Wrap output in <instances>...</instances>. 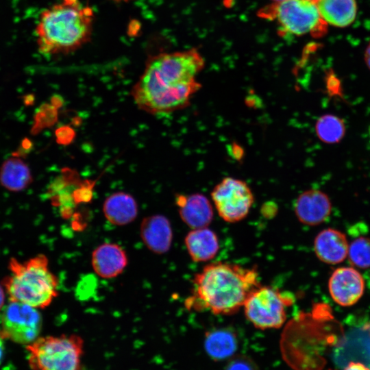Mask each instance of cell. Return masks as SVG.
<instances>
[{
	"mask_svg": "<svg viewBox=\"0 0 370 370\" xmlns=\"http://www.w3.org/2000/svg\"><path fill=\"white\" fill-rule=\"evenodd\" d=\"M184 243L190 258L197 262L213 259L219 249L217 234L208 227L190 231L185 236Z\"/></svg>",
	"mask_w": 370,
	"mask_h": 370,
	"instance_id": "16",
	"label": "cell"
},
{
	"mask_svg": "<svg viewBox=\"0 0 370 370\" xmlns=\"http://www.w3.org/2000/svg\"><path fill=\"white\" fill-rule=\"evenodd\" d=\"M291 295L271 286L255 289L247 297L244 306L247 319L260 330L278 329L286 319V308L291 306Z\"/></svg>",
	"mask_w": 370,
	"mask_h": 370,
	"instance_id": "7",
	"label": "cell"
},
{
	"mask_svg": "<svg viewBox=\"0 0 370 370\" xmlns=\"http://www.w3.org/2000/svg\"><path fill=\"white\" fill-rule=\"evenodd\" d=\"M3 338H1L0 336V364L1 363L3 354H4V343H3Z\"/></svg>",
	"mask_w": 370,
	"mask_h": 370,
	"instance_id": "27",
	"label": "cell"
},
{
	"mask_svg": "<svg viewBox=\"0 0 370 370\" xmlns=\"http://www.w3.org/2000/svg\"><path fill=\"white\" fill-rule=\"evenodd\" d=\"M316 3L323 20L334 27H347L356 18L357 5L355 0H318Z\"/></svg>",
	"mask_w": 370,
	"mask_h": 370,
	"instance_id": "18",
	"label": "cell"
},
{
	"mask_svg": "<svg viewBox=\"0 0 370 370\" xmlns=\"http://www.w3.org/2000/svg\"><path fill=\"white\" fill-rule=\"evenodd\" d=\"M349 245L343 232L327 228L317 235L314 241V250L317 257L323 262L336 264L347 258Z\"/></svg>",
	"mask_w": 370,
	"mask_h": 370,
	"instance_id": "15",
	"label": "cell"
},
{
	"mask_svg": "<svg viewBox=\"0 0 370 370\" xmlns=\"http://www.w3.org/2000/svg\"><path fill=\"white\" fill-rule=\"evenodd\" d=\"M211 197L219 217L228 223L244 219L254 201L249 185L232 177H226L218 183L211 192Z\"/></svg>",
	"mask_w": 370,
	"mask_h": 370,
	"instance_id": "9",
	"label": "cell"
},
{
	"mask_svg": "<svg viewBox=\"0 0 370 370\" xmlns=\"http://www.w3.org/2000/svg\"><path fill=\"white\" fill-rule=\"evenodd\" d=\"M204 64L195 49L152 56L132 88L136 104L151 114L184 108L201 87L196 77Z\"/></svg>",
	"mask_w": 370,
	"mask_h": 370,
	"instance_id": "1",
	"label": "cell"
},
{
	"mask_svg": "<svg viewBox=\"0 0 370 370\" xmlns=\"http://www.w3.org/2000/svg\"><path fill=\"white\" fill-rule=\"evenodd\" d=\"M332 299L341 306H351L357 303L365 291V281L361 274L353 267L336 269L328 282Z\"/></svg>",
	"mask_w": 370,
	"mask_h": 370,
	"instance_id": "10",
	"label": "cell"
},
{
	"mask_svg": "<svg viewBox=\"0 0 370 370\" xmlns=\"http://www.w3.org/2000/svg\"><path fill=\"white\" fill-rule=\"evenodd\" d=\"M140 235L145 246L155 254H165L171 247L173 230L169 220L164 215L154 214L144 218Z\"/></svg>",
	"mask_w": 370,
	"mask_h": 370,
	"instance_id": "13",
	"label": "cell"
},
{
	"mask_svg": "<svg viewBox=\"0 0 370 370\" xmlns=\"http://www.w3.org/2000/svg\"><path fill=\"white\" fill-rule=\"evenodd\" d=\"M32 370H82L84 340L77 334L39 336L26 345Z\"/></svg>",
	"mask_w": 370,
	"mask_h": 370,
	"instance_id": "5",
	"label": "cell"
},
{
	"mask_svg": "<svg viewBox=\"0 0 370 370\" xmlns=\"http://www.w3.org/2000/svg\"><path fill=\"white\" fill-rule=\"evenodd\" d=\"M29 166L21 159L9 158L0 170V183L7 190L18 192L26 188L32 182Z\"/></svg>",
	"mask_w": 370,
	"mask_h": 370,
	"instance_id": "19",
	"label": "cell"
},
{
	"mask_svg": "<svg viewBox=\"0 0 370 370\" xmlns=\"http://www.w3.org/2000/svg\"><path fill=\"white\" fill-rule=\"evenodd\" d=\"M204 346L212 358L221 360L234 355L238 347V341L232 331L221 328L206 333Z\"/></svg>",
	"mask_w": 370,
	"mask_h": 370,
	"instance_id": "20",
	"label": "cell"
},
{
	"mask_svg": "<svg viewBox=\"0 0 370 370\" xmlns=\"http://www.w3.org/2000/svg\"><path fill=\"white\" fill-rule=\"evenodd\" d=\"M91 264L97 275L103 278H112L123 271L127 264V256L120 245L105 243L93 251Z\"/></svg>",
	"mask_w": 370,
	"mask_h": 370,
	"instance_id": "14",
	"label": "cell"
},
{
	"mask_svg": "<svg viewBox=\"0 0 370 370\" xmlns=\"http://www.w3.org/2000/svg\"><path fill=\"white\" fill-rule=\"evenodd\" d=\"M258 280L254 267L212 262L195 275L186 307L195 311L209 310L214 314H233L243 307L249 295L260 286Z\"/></svg>",
	"mask_w": 370,
	"mask_h": 370,
	"instance_id": "2",
	"label": "cell"
},
{
	"mask_svg": "<svg viewBox=\"0 0 370 370\" xmlns=\"http://www.w3.org/2000/svg\"><path fill=\"white\" fill-rule=\"evenodd\" d=\"M94 12L79 2H62L43 10L36 26V42L45 55L68 53L90 38Z\"/></svg>",
	"mask_w": 370,
	"mask_h": 370,
	"instance_id": "3",
	"label": "cell"
},
{
	"mask_svg": "<svg viewBox=\"0 0 370 370\" xmlns=\"http://www.w3.org/2000/svg\"><path fill=\"white\" fill-rule=\"evenodd\" d=\"M348 258L351 263L360 269L370 267V238L359 237L349 245Z\"/></svg>",
	"mask_w": 370,
	"mask_h": 370,
	"instance_id": "22",
	"label": "cell"
},
{
	"mask_svg": "<svg viewBox=\"0 0 370 370\" xmlns=\"http://www.w3.org/2000/svg\"><path fill=\"white\" fill-rule=\"evenodd\" d=\"M225 370H258L255 363L248 357L241 356L232 358Z\"/></svg>",
	"mask_w": 370,
	"mask_h": 370,
	"instance_id": "23",
	"label": "cell"
},
{
	"mask_svg": "<svg viewBox=\"0 0 370 370\" xmlns=\"http://www.w3.org/2000/svg\"><path fill=\"white\" fill-rule=\"evenodd\" d=\"M312 1L316 3L318 0H312Z\"/></svg>",
	"mask_w": 370,
	"mask_h": 370,
	"instance_id": "30",
	"label": "cell"
},
{
	"mask_svg": "<svg viewBox=\"0 0 370 370\" xmlns=\"http://www.w3.org/2000/svg\"><path fill=\"white\" fill-rule=\"evenodd\" d=\"M64 1L66 3H76L77 0H64Z\"/></svg>",
	"mask_w": 370,
	"mask_h": 370,
	"instance_id": "28",
	"label": "cell"
},
{
	"mask_svg": "<svg viewBox=\"0 0 370 370\" xmlns=\"http://www.w3.org/2000/svg\"><path fill=\"white\" fill-rule=\"evenodd\" d=\"M8 269L10 275L2 284L10 301L42 309L57 297L58 280L50 271L45 255L38 254L24 262L12 258Z\"/></svg>",
	"mask_w": 370,
	"mask_h": 370,
	"instance_id": "4",
	"label": "cell"
},
{
	"mask_svg": "<svg viewBox=\"0 0 370 370\" xmlns=\"http://www.w3.org/2000/svg\"><path fill=\"white\" fill-rule=\"evenodd\" d=\"M175 204L181 219L192 230L206 227L213 219L212 206L202 194H179Z\"/></svg>",
	"mask_w": 370,
	"mask_h": 370,
	"instance_id": "12",
	"label": "cell"
},
{
	"mask_svg": "<svg viewBox=\"0 0 370 370\" xmlns=\"http://www.w3.org/2000/svg\"><path fill=\"white\" fill-rule=\"evenodd\" d=\"M365 62L367 67L370 69V42L365 51Z\"/></svg>",
	"mask_w": 370,
	"mask_h": 370,
	"instance_id": "26",
	"label": "cell"
},
{
	"mask_svg": "<svg viewBox=\"0 0 370 370\" xmlns=\"http://www.w3.org/2000/svg\"><path fill=\"white\" fill-rule=\"evenodd\" d=\"M5 293L4 287L0 284V312H1L4 308Z\"/></svg>",
	"mask_w": 370,
	"mask_h": 370,
	"instance_id": "25",
	"label": "cell"
},
{
	"mask_svg": "<svg viewBox=\"0 0 370 370\" xmlns=\"http://www.w3.org/2000/svg\"><path fill=\"white\" fill-rule=\"evenodd\" d=\"M343 370H370V368L363 362L350 361L346 364Z\"/></svg>",
	"mask_w": 370,
	"mask_h": 370,
	"instance_id": "24",
	"label": "cell"
},
{
	"mask_svg": "<svg viewBox=\"0 0 370 370\" xmlns=\"http://www.w3.org/2000/svg\"><path fill=\"white\" fill-rule=\"evenodd\" d=\"M314 128L318 138L330 145L341 142L346 132L344 121L332 114L321 116L317 120Z\"/></svg>",
	"mask_w": 370,
	"mask_h": 370,
	"instance_id": "21",
	"label": "cell"
},
{
	"mask_svg": "<svg viewBox=\"0 0 370 370\" xmlns=\"http://www.w3.org/2000/svg\"><path fill=\"white\" fill-rule=\"evenodd\" d=\"M103 212L110 223L115 225H125L136 218L138 205L131 195L125 192H116L104 201Z\"/></svg>",
	"mask_w": 370,
	"mask_h": 370,
	"instance_id": "17",
	"label": "cell"
},
{
	"mask_svg": "<svg viewBox=\"0 0 370 370\" xmlns=\"http://www.w3.org/2000/svg\"><path fill=\"white\" fill-rule=\"evenodd\" d=\"M332 204L328 195L317 189H309L301 193L294 204L297 219L307 225H317L330 215Z\"/></svg>",
	"mask_w": 370,
	"mask_h": 370,
	"instance_id": "11",
	"label": "cell"
},
{
	"mask_svg": "<svg viewBox=\"0 0 370 370\" xmlns=\"http://www.w3.org/2000/svg\"><path fill=\"white\" fill-rule=\"evenodd\" d=\"M0 336L16 343L28 345L40 336L42 315L38 308L10 301L1 311Z\"/></svg>",
	"mask_w": 370,
	"mask_h": 370,
	"instance_id": "8",
	"label": "cell"
},
{
	"mask_svg": "<svg viewBox=\"0 0 370 370\" xmlns=\"http://www.w3.org/2000/svg\"><path fill=\"white\" fill-rule=\"evenodd\" d=\"M274 2H279V1H284V0H273Z\"/></svg>",
	"mask_w": 370,
	"mask_h": 370,
	"instance_id": "29",
	"label": "cell"
},
{
	"mask_svg": "<svg viewBox=\"0 0 370 370\" xmlns=\"http://www.w3.org/2000/svg\"><path fill=\"white\" fill-rule=\"evenodd\" d=\"M259 16L275 21L282 35L311 34L320 36L326 32L317 3L312 0H284L273 2L259 11Z\"/></svg>",
	"mask_w": 370,
	"mask_h": 370,
	"instance_id": "6",
	"label": "cell"
}]
</instances>
